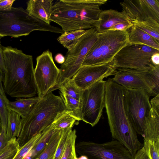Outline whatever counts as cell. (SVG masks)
<instances>
[{"mask_svg":"<svg viewBox=\"0 0 159 159\" xmlns=\"http://www.w3.org/2000/svg\"><path fill=\"white\" fill-rule=\"evenodd\" d=\"M3 72L0 68V94L5 99L7 103L8 102L9 100L7 98L6 96V94L5 93L3 88V85L2 84V82H3Z\"/></svg>","mask_w":159,"mask_h":159,"instance_id":"39","label":"cell"},{"mask_svg":"<svg viewBox=\"0 0 159 159\" xmlns=\"http://www.w3.org/2000/svg\"><path fill=\"white\" fill-rule=\"evenodd\" d=\"M15 0H0V10H6L11 9Z\"/></svg>","mask_w":159,"mask_h":159,"instance_id":"37","label":"cell"},{"mask_svg":"<svg viewBox=\"0 0 159 159\" xmlns=\"http://www.w3.org/2000/svg\"><path fill=\"white\" fill-rule=\"evenodd\" d=\"M65 110L58 113L55 117L52 124L55 129L62 130L74 126L76 120Z\"/></svg>","mask_w":159,"mask_h":159,"instance_id":"28","label":"cell"},{"mask_svg":"<svg viewBox=\"0 0 159 159\" xmlns=\"http://www.w3.org/2000/svg\"><path fill=\"white\" fill-rule=\"evenodd\" d=\"M106 0H59L53 4L51 21L59 25L63 32L95 27Z\"/></svg>","mask_w":159,"mask_h":159,"instance_id":"3","label":"cell"},{"mask_svg":"<svg viewBox=\"0 0 159 159\" xmlns=\"http://www.w3.org/2000/svg\"><path fill=\"white\" fill-rule=\"evenodd\" d=\"M8 110L7 134L9 140L12 138L18 137L20 130L21 117L16 112Z\"/></svg>","mask_w":159,"mask_h":159,"instance_id":"23","label":"cell"},{"mask_svg":"<svg viewBox=\"0 0 159 159\" xmlns=\"http://www.w3.org/2000/svg\"><path fill=\"white\" fill-rule=\"evenodd\" d=\"M2 123L1 122L0 119V134L2 130Z\"/></svg>","mask_w":159,"mask_h":159,"instance_id":"44","label":"cell"},{"mask_svg":"<svg viewBox=\"0 0 159 159\" xmlns=\"http://www.w3.org/2000/svg\"><path fill=\"white\" fill-rule=\"evenodd\" d=\"M76 153L88 159H134L120 142L115 140L103 143L81 141L75 144Z\"/></svg>","mask_w":159,"mask_h":159,"instance_id":"11","label":"cell"},{"mask_svg":"<svg viewBox=\"0 0 159 159\" xmlns=\"http://www.w3.org/2000/svg\"><path fill=\"white\" fill-rule=\"evenodd\" d=\"M6 102L0 94V119L2 127L7 129L8 116V110L6 106Z\"/></svg>","mask_w":159,"mask_h":159,"instance_id":"34","label":"cell"},{"mask_svg":"<svg viewBox=\"0 0 159 159\" xmlns=\"http://www.w3.org/2000/svg\"><path fill=\"white\" fill-rule=\"evenodd\" d=\"M41 133L35 136L20 148L19 151L13 159H22L25 155L39 140Z\"/></svg>","mask_w":159,"mask_h":159,"instance_id":"32","label":"cell"},{"mask_svg":"<svg viewBox=\"0 0 159 159\" xmlns=\"http://www.w3.org/2000/svg\"><path fill=\"white\" fill-rule=\"evenodd\" d=\"M63 129H55L48 144L36 159H53Z\"/></svg>","mask_w":159,"mask_h":159,"instance_id":"26","label":"cell"},{"mask_svg":"<svg viewBox=\"0 0 159 159\" xmlns=\"http://www.w3.org/2000/svg\"><path fill=\"white\" fill-rule=\"evenodd\" d=\"M63 93L78 101L82 102L84 90L78 87L72 78L67 80L58 89Z\"/></svg>","mask_w":159,"mask_h":159,"instance_id":"27","label":"cell"},{"mask_svg":"<svg viewBox=\"0 0 159 159\" xmlns=\"http://www.w3.org/2000/svg\"><path fill=\"white\" fill-rule=\"evenodd\" d=\"M125 89L123 104L126 116L137 133L143 137L146 120L152 109L150 95L143 89Z\"/></svg>","mask_w":159,"mask_h":159,"instance_id":"8","label":"cell"},{"mask_svg":"<svg viewBox=\"0 0 159 159\" xmlns=\"http://www.w3.org/2000/svg\"><path fill=\"white\" fill-rule=\"evenodd\" d=\"M151 60L152 63L155 66H159V52L153 54Z\"/></svg>","mask_w":159,"mask_h":159,"instance_id":"40","label":"cell"},{"mask_svg":"<svg viewBox=\"0 0 159 159\" xmlns=\"http://www.w3.org/2000/svg\"><path fill=\"white\" fill-rule=\"evenodd\" d=\"M134 25L149 34L159 41V23L149 18L143 21L132 20Z\"/></svg>","mask_w":159,"mask_h":159,"instance_id":"25","label":"cell"},{"mask_svg":"<svg viewBox=\"0 0 159 159\" xmlns=\"http://www.w3.org/2000/svg\"><path fill=\"white\" fill-rule=\"evenodd\" d=\"M8 141L7 134V129L2 127L0 134V151L7 145Z\"/></svg>","mask_w":159,"mask_h":159,"instance_id":"36","label":"cell"},{"mask_svg":"<svg viewBox=\"0 0 159 159\" xmlns=\"http://www.w3.org/2000/svg\"><path fill=\"white\" fill-rule=\"evenodd\" d=\"M134 159H151L146 148L144 146L139 150L134 157Z\"/></svg>","mask_w":159,"mask_h":159,"instance_id":"35","label":"cell"},{"mask_svg":"<svg viewBox=\"0 0 159 159\" xmlns=\"http://www.w3.org/2000/svg\"><path fill=\"white\" fill-rule=\"evenodd\" d=\"M150 103L152 108L159 113V94L152 99Z\"/></svg>","mask_w":159,"mask_h":159,"instance_id":"38","label":"cell"},{"mask_svg":"<svg viewBox=\"0 0 159 159\" xmlns=\"http://www.w3.org/2000/svg\"><path fill=\"white\" fill-rule=\"evenodd\" d=\"M95 27L87 30L77 44L66 53L65 62L61 64L55 86L48 93L58 89L67 80L72 78L82 66L89 52L98 39Z\"/></svg>","mask_w":159,"mask_h":159,"instance_id":"7","label":"cell"},{"mask_svg":"<svg viewBox=\"0 0 159 159\" xmlns=\"http://www.w3.org/2000/svg\"><path fill=\"white\" fill-rule=\"evenodd\" d=\"M55 130L52 124L46 128L42 132L38 141L22 159H36L48 144Z\"/></svg>","mask_w":159,"mask_h":159,"instance_id":"19","label":"cell"},{"mask_svg":"<svg viewBox=\"0 0 159 159\" xmlns=\"http://www.w3.org/2000/svg\"><path fill=\"white\" fill-rule=\"evenodd\" d=\"M53 0H30L27 2L26 9L32 16L50 25Z\"/></svg>","mask_w":159,"mask_h":159,"instance_id":"17","label":"cell"},{"mask_svg":"<svg viewBox=\"0 0 159 159\" xmlns=\"http://www.w3.org/2000/svg\"><path fill=\"white\" fill-rule=\"evenodd\" d=\"M144 140L159 139V113L152 108L145 123Z\"/></svg>","mask_w":159,"mask_h":159,"instance_id":"21","label":"cell"},{"mask_svg":"<svg viewBox=\"0 0 159 159\" xmlns=\"http://www.w3.org/2000/svg\"><path fill=\"white\" fill-rule=\"evenodd\" d=\"M120 4L130 21L152 18L159 23V0H125Z\"/></svg>","mask_w":159,"mask_h":159,"instance_id":"14","label":"cell"},{"mask_svg":"<svg viewBox=\"0 0 159 159\" xmlns=\"http://www.w3.org/2000/svg\"><path fill=\"white\" fill-rule=\"evenodd\" d=\"M77 138L76 130H71L66 144L65 148L61 159H77L75 149Z\"/></svg>","mask_w":159,"mask_h":159,"instance_id":"29","label":"cell"},{"mask_svg":"<svg viewBox=\"0 0 159 159\" xmlns=\"http://www.w3.org/2000/svg\"><path fill=\"white\" fill-rule=\"evenodd\" d=\"M34 76L39 97L41 99L56 84L60 73L54 61L52 53L44 51L36 59Z\"/></svg>","mask_w":159,"mask_h":159,"instance_id":"13","label":"cell"},{"mask_svg":"<svg viewBox=\"0 0 159 159\" xmlns=\"http://www.w3.org/2000/svg\"><path fill=\"white\" fill-rule=\"evenodd\" d=\"M35 30L63 33L61 29L32 16L22 7L0 10V39L7 36L15 38L26 36Z\"/></svg>","mask_w":159,"mask_h":159,"instance_id":"5","label":"cell"},{"mask_svg":"<svg viewBox=\"0 0 159 159\" xmlns=\"http://www.w3.org/2000/svg\"><path fill=\"white\" fill-rule=\"evenodd\" d=\"M112 79L125 88L143 89L150 95L159 94V66L150 71L131 68H117Z\"/></svg>","mask_w":159,"mask_h":159,"instance_id":"9","label":"cell"},{"mask_svg":"<svg viewBox=\"0 0 159 159\" xmlns=\"http://www.w3.org/2000/svg\"><path fill=\"white\" fill-rule=\"evenodd\" d=\"M40 99L38 96L18 98L14 101H9L6 103V106L8 110L16 112L22 118L27 115L33 106Z\"/></svg>","mask_w":159,"mask_h":159,"instance_id":"20","label":"cell"},{"mask_svg":"<svg viewBox=\"0 0 159 159\" xmlns=\"http://www.w3.org/2000/svg\"><path fill=\"white\" fill-rule=\"evenodd\" d=\"M128 30L129 43L144 45L159 51V41L152 36L134 25Z\"/></svg>","mask_w":159,"mask_h":159,"instance_id":"18","label":"cell"},{"mask_svg":"<svg viewBox=\"0 0 159 159\" xmlns=\"http://www.w3.org/2000/svg\"><path fill=\"white\" fill-rule=\"evenodd\" d=\"M159 52L147 46L128 43L118 52L112 61L116 68L150 71L156 66L152 63L151 57L153 54Z\"/></svg>","mask_w":159,"mask_h":159,"instance_id":"10","label":"cell"},{"mask_svg":"<svg viewBox=\"0 0 159 159\" xmlns=\"http://www.w3.org/2000/svg\"><path fill=\"white\" fill-rule=\"evenodd\" d=\"M77 159H88V158L85 156H80V157L77 158Z\"/></svg>","mask_w":159,"mask_h":159,"instance_id":"43","label":"cell"},{"mask_svg":"<svg viewBox=\"0 0 159 159\" xmlns=\"http://www.w3.org/2000/svg\"><path fill=\"white\" fill-rule=\"evenodd\" d=\"M66 110L60 96L49 92L40 99L25 117L21 118L17 140L20 148L52 123L57 114Z\"/></svg>","mask_w":159,"mask_h":159,"instance_id":"4","label":"cell"},{"mask_svg":"<svg viewBox=\"0 0 159 159\" xmlns=\"http://www.w3.org/2000/svg\"><path fill=\"white\" fill-rule=\"evenodd\" d=\"M0 68L2 71L3 73L4 72L5 65L3 56L2 46L1 44L0 39Z\"/></svg>","mask_w":159,"mask_h":159,"instance_id":"41","label":"cell"},{"mask_svg":"<svg viewBox=\"0 0 159 159\" xmlns=\"http://www.w3.org/2000/svg\"><path fill=\"white\" fill-rule=\"evenodd\" d=\"M55 61L58 63L62 64L65 61V57L61 53H58L55 57Z\"/></svg>","mask_w":159,"mask_h":159,"instance_id":"42","label":"cell"},{"mask_svg":"<svg viewBox=\"0 0 159 159\" xmlns=\"http://www.w3.org/2000/svg\"><path fill=\"white\" fill-rule=\"evenodd\" d=\"M128 16L123 11L113 9L102 11L95 28L98 33L111 30L119 23L130 21Z\"/></svg>","mask_w":159,"mask_h":159,"instance_id":"16","label":"cell"},{"mask_svg":"<svg viewBox=\"0 0 159 159\" xmlns=\"http://www.w3.org/2000/svg\"><path fill=\"white\" fill-rule=\"evenodd\" d=\"M5 70V93L17 99L34 97L37 94L33 56L11 46H2Z\"/></svg>","mask_w":159,"mask_h":159,"instance_id":"1","label":"cell"},{"mask_svg":"<svg viewBox=\"0 0 159 159\" xmlns=\"http://www.w3.org/2000/svg\"><path fill=\"white\" fill-rule=\"evenodd\" d=\"M72 127V126H70L63 129L62 134L56 149L53 159H61Z\"/></svg>","mask_w":159,"mask_h":159,"instance_id":"31","label":"cell"},{"mask_svg":"<svg viewBox=\"0 0 159 159\" xmlns=\"http://www.w3.org/2000/svg\"><path fill=\"white\" fill-rule=\"evenodd\" d=\"M86 30H76L63 32L58 37L57 40L69 50L77 44Z\"/></svg>","mask_w":159,"mask_h":159,"instance_id":"24","label":"cell"},{"mask_svg":"<svg viewBox=\"0 0 159 159\" xmlns=\"http://www.w3.org/2000/svg\"><path fill=\"white\" fill-rule=\"evenodd\" d=\"M125 89L110 78L106 81L105 107L113 138L121 143L134 157L143 146L128 119L124 107Z\"/></svg>","mask_w":159,"mask_h":159,"instance_id":"2","label":"cell"},{"mask_svg":"<svg viewBox=\"0 0 159 159\" xmlns=\"http://www.w3.org/2000/svg\"><path fill=\"white\" fill-rule=\"evenodd\" d=\"M117 68L112 61L107 64L82 66L72 78L83 90L103 78L114 75Z\"/></svg>","mask_w":159,"mask_h":159,"instance_id":"15","label":"cell"},{"mask_svg":"<svg viewBox=\"0 0 159 159\" xmlns=\"http://www.w3.org/2000/svg\"><path fill=\"white\" fill-rule=\"evenodd\" d=\"M106 81L100 80L84 90L82 100V121L95 125L99 122L105 107Z\"/></svg>","mask_w":159,"mask_h":159,"instance_id":"12","label":"cell"},{"mask_svg":"<svg viewBox=\"0 0 159 159\" xmlns=\"http://www.w3.org/2000/svg\"><path fill=\"white\" fill-rule=\"evenodd\" d=\"M66 111L76 120H82V103L63 93L60 92Z\"/></svg>","mask_w":159,"mask_h":159,"instance_id":"22","label":"cell"},{"mask_svg":"<svg viewBox=\"0 0 159 159\" xmlns=\"http://www.w3.org/2000/svg\"><path fill=\"white\" fill-rule=\"evenodd\" d=\"M143 146L147 149L151 159H159V139L157 141L144 140Z\"/></svg>","mask_w":159,"mask_h":159,"instance_id":"33","label":"cell"},{"mask_svg":"<svg viewBox=\"0 0 159 159\" xmlns=\"http://www.w3.org/2000/svg\"><path fill=\"white\" fill-rule=\"evenodd\" d=\"M98 37L82 66L110 63L118 52L129 43L128 30H108L98 33Z\"/></svg>","mask_w":159,"mask_h":159,"instance_id":"6","label":"cell"},{"mask_svg":"<svg viewBox=\"0 0 159 159\" xmlns=\"http://www.w3.org/2000/svg\"><path fill=\"white\" fill-rule=\"evenodd\" d=\"M20 148L17 138L11 139L7 145L0 151V159H13Z\"/></svg>","mask_w":159,"mask_h":159,"instance_id":"30","label":"cell"}]
</instances>
